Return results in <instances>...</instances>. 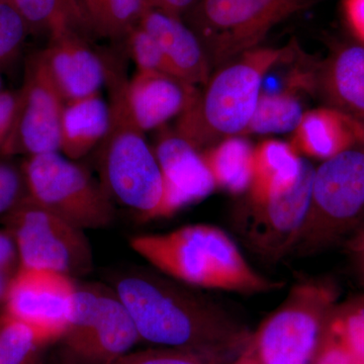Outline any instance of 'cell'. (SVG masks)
I'll return each mask as SVG.
<instances>
[{
  "label": "cell",
  "mask_w": 364,
  "mask_h": 364,
  "mask_svg": "<svg viewBox=\"0 0 364 364\" xmlns=\"http://www.w3.org/2000/svg\"><path fill=\"white\" fill-rule=\"evenodd\" d=\"M112 289L133 318L141 342L178 348L245 347L252 332L198 289L155 269L117 275Z\"/></svg>",
  "instance_id": "cell-1"
},
{
  "label": "cell",
  "mask_w": 364,
  "mask_h": 364,
  "mask_svg": "<svg viewBox=\"0 0 364 364\" xmlns=\"http://www.w3.org/2000/svg\"><path fill=\"white\" fill-rule=\"evenodd\" d=\"M129 244L153 269L195 289L254 296L284 286L256 270L230 234L214 225L136 235Z\"/></svg>",
  "instance_id": "cell-2"
},
{
  "label": "cell",
  "mask_w": 364,
  "mask_h": 364,
  "mask_svg": "<svg viewBox=\"0 0 364 364\" xmlns=\"http://www.w3.org/2000/svg\"><path fill=\"white\" fill-rule=\"evenodd\" d=\"M105 67L111 102L109 129L98 145V181L112 202L134 210L140 219H161V169L127 105L124 85L128 79L119 67L107 62Z\"/></svg>",
  "instance_id": "cell-3"
},
{
  "label": "cell",
  "mask_w": 364,
  "mask_h": 364,
  "mask_svg": "<svg viewBox=\"0 0 364 364\" xmlns=\"http://www.w3.org/2000/svg\"><path fill=\"white\" fill-rule=\"evenodd\" d=\"M293 54L291 48H255L219 67L177 119L176 133L200 152L243 135L268 71Z\"/></svg>",
  "instance_id": "cell-4"
},
{
  "label": "cell",
  "mask_w": 364,
  "mask_h": 364,
  "mask_svg": "<svg viewBox=\"0 0 364 364\" xmlns=\"http://www.w3.org/2000/svg\"><path fill=\"white\" fill-rule=\"evenodd\" d=\"M339 299L330 277L299 280L252 332L246 349L259 364H313Z\"/></svg>",
  "instance_id": "cell-5"
},
{
  "label": "cell",
  "mask_w": 364,
  "mask_h": 364,
  "mask_svg": "<svg viewBox=\"0 0 364 364\" xmlns=\"http://www.w3.org/2000/svg\"><path fill=\"white\" fill-rule=\"evenodd\" d=\"M364 227V148L344 151L315 168L312 195L296 257L346 243Z\"/></svg>",
  "instance_id": "cell-6"
},
{
  "label": "cell",
  "mask_w": 364,
  "mask_h": 364,
  "mask_svg": "<svg viewBox=\"0 0 364 364\" xmlns=\"http://www.w3.org/2000/svg\"><path fill=\"white\" fill-rule=\"evenodd\" d=\"M322 0H200L188 14L210 63L255 49L275 26Z\"/></svg>",
  "instance_id": "cell-7"
},
{
  "label": "cell",
  "mask_w": 364,
  "mask_h": 364,
  "mask_svg": "<svg viewBox=\"0 0 364 364\" xmlns=\"http://www.w3.org/2000/svg\"><path fill=\"white\" fill-rule=\"evenodd\" d=\"M26 198L85 231L109 227L114 202L100 181L60 152L26 156L20 165Z\"/></svg>",
  "instance_id": "cell-8"
},
{
  "label": "cell",
  "mask_w": 364,
  "mask_h": 364,
  "mask_svg": "<svg viewBox=\"0 0 364 364\" xmlns=\"http://www.w3.org/2000/svg\"><path fill=\"white\" fill-rule=\"evenodd\" d=\"M16 241L21 268L53 270L76 277L93 268L86 231L28 198L0 220Z\"/></svg>",
  "instance_id": "cell-9"
},
{
  "label": "cell",
  "mask_w": 364,
  "mask_h": 364,
  "mask_svg": "<svg viewBox=\"0 0 364 364\" xmlns=\"http://www.w3.org/2000/svg\"><path fill=\"white\" fill-rule=\"evenodd\" d=\"M314 173L315 167L305 160L293 188L264 200L247 198L235 210V235L260 260L277 263L293 256L310 205Z\"/></svg>",
  "instance_id": "cell-10"
},
{
  "label": "cell",
  "mask_w": 364,
  "mask_h": 364,
  "mask_svg": "<svg viewBox=\"0 0 364 364\" xmlns=\"http://www.w3.org/2000/svg\"><path fill=\"white\" fill-rule=\"evenodd\" d=\"M64 102L45 66L40 52L26 60L25 78L11 133L0 156L60 152Z\"/></svg>",
  "instance_id": "cell-11"
},
{
  "label": "cell",
  "mask_w": 364,
  "mask_h": 364,
  "mask_svg": "<svg viewBox=\"0 0 364 364\" xmlns=\"http://www.w3.org/2000/svg\"><path fill=\"white\" fill-rule=\"evenodd\" d=\"M77 287L65 273L21 267L0 312L32 328L48 344L56 343L70 323Z\"/></svg>",
  "instance_id": "cell-12"
},
{
  "label": "cell",
  "mask_w": 364,
  "mask_h": 364,
  "mask_svg": "<svg viewBox=\"0 0 364 364\" xmlns=\"http://www.w3.org/2000/svg\"><path fill=\"white\" fill-rule=\"evenodd\" d=\"M161 169V219L202 202L217 189L203 153L176 132H164L153 147Z\"/></svg>",
  "instance_id": "cell-13"
},
{
  "label": "cell",
  "mask_w": 364,
  "mask_h": 364,
  "mask_svg": "<svg viewBox=\"0 0 364 364\" xmlns=\"http://www.w3.org/2000/svg\"><path fill=\"white\" fill-rule=\"evenodd\" d=\"M40 54L65 102L100 92L105 85V62L78 31L66 28L50 35L49 44Z\"/></svg>",
  "instance_id": "cell-14"
},
{
  "label": "cell",
  "mask_w": 364,
  "mask_h": 364,
  "mask_svg": "<svg viewBox=\"0 0 364 364\" xmlns=\"http://www.w3.org/2000/svg\"><path fill=\"white\" fill-rule=\"evenodd\" d=\"M139 342L133 318L112 287H107L97 312L63 358L66 364H111Z\"/></svg>",
  "instance_id": "cell-15"
},
{
  "label": "cell",
  "mask_w": 364,
  "mask_h": 364,
  "mask_svg": "<svg viewBox=\"0 0 364 364\" xmlns=\"http://www.w3.org/2000/svg\"><path fill=\"white\" fill-rule=\"evenodd\" d=\"M196 86L156 72L136 71L124 85L134 121L146 133L179 117L198 95Z\"/></svg>",
  "instance_id": "cell-16"
},
{
  "label": "cell",
  "mask_w": 364,
  "mask_h": 364,
  "mask_svg": "<svg viewBox=\"0 0 364 364\" xmlns=\"http://www.w3.org/2000/svg\"><path fill=\"white\" fill-rule=\"evenodd\" d=\"M139 26L156 41L179 79L193 86L207 85L210 60L198 36L181 18L149 7Z\"/></svg>",
  "instance_id": "cell-17"
},
{
  "label": "cell",
  "mask_w": 364,
  "mask_h": 364,
  "mask_svg": "<svg viewBox=\"0 0 364 364\" xmlns=\"http://www.w3.org/2000/svg\"><path fill=\"white\" fill-rule=\"evenodd\" d=\"M293 146L299 154L331 159L358 146L355 121L332 107L306 112L294 130Z\"/></svg>",
  "instance_id": "cell-18"
},
{
  "label": "cell",
  "mask_w": 364,
  "mask_h": 364,
  "mask_svg": "<svg viewBox=\"0 0 364 364\" xmlns=\"http://www.w3.org/2000/svg\"><path fill=\"white\" fill-rule=\"evenodd\" d=\"M317 82L332 107L364 117V45L339 48L321 69Z\"/></svg>",
  "instance_id": "cell-19"
},
{
  "label": "cell",
  "mask_w": 364,
  "mask_h": 364,
  "mask_svg": "<svg viewBox=\"0 0 364 364\" xmlns=\"http://www.w3.org/2000/svg\"><path fill=\"white\" fill-rule=\"evenodd\" d=\"M109 124V107L100 92L65 102L60 153L77 161L98 147Z\"/></svg>",
  "instance_id": "cell-20"
},
{
  "label": "cell",
  "mask_w": 364,
  "mask_h": 364,
  "mask_svg": "<svg viewBox=\"0 0 364 364\" xmlns=\"http://www.w3.org/2000/svg\"><path fill=\"white\" fill-rule=\"evenodd\" d=\"M305 159L293 144L265 140L254 150L253 177L247 198L264 200L293 188L301 176Z\"/></svg>",
  "instance_id": "cell-21"
},
{
  "label": "cell",
  "mask_w": 364,
  "mask_h": 364,
  "mask_svg": "<svg viewBox=\"0 0 364 364\" xmlns=\"http://www.w3.org/2000/svg\"><path fill=\"white\" fill-rule=\"evenodd\" d=\"M254 150L247 139L237 136L203 151L215 188L234 196L247 193L252 182Z\"/></svg>",
  "instance_id": "cell-22"
},
{
  "label": "cell",
  "mask_w": 364,
  "mask_h": 364,
  "mask_svg": "<svg viewBox=\"0 0 364 364\" xmlns=\"http://www.w3.org/2000/svg\"><path fill=\"white\" fill-rule=\"evenodd\" d=\"M81 23L95 35L124 40L149 9L148 0H77Z\"/></svg>",
  "instance_id": "cell-23"
},
{
  "label": "cell",
  "mask_w": 364,
  "mask_h": 364,
  "mask_svg": "<svg viewBox=\"0 0 364 364\" xmlns=\"http://www.w3.org/2000/svg\"><path fill=\"white\" fill-rule=\"evenodd\" d=\"M246 347L178 348L153 346L128 352L111 364H233Z\"/></svg>",
  "instance_id": "cell-24"
},
{
  "label": "cell",
  "mask_w": 364,
  "mask_h": 364,
  "mask_svg": "<svg viewBox=\"0 0 364 364\" xmlns=\"http://www.w3.org/2000/svg\"><path fill=\"white\" fill-rule=\"evenodd\" d=\"M303 116L301 102L291 92L261 93L242 136L294 132Z\"/></svg>",
  "instance_id": "cell-25"
},
{
  "label": "cell",
  "mask_w": 364,
  "mask_h": 364,
  "mask_svg": "<svg viewBox=\"0 0 364 364\" xmlns=\"http://www.w3.org/2000/svg\"><path fill=\"white\" fill-rule=\"evenodd\" d=\"M30 30H45L50 35L66 28H83L77 0H11Z\"/></svg>",
  "instance_id": "cell-26"
},
{
  "label": "cell",
  "mask_w": 364,
  "mask_h": 364,
  "mask_svg": "<svg viewBox=\"0 0 364 364\" xmlns=\"http://www.w3.org/2000/svg\"><path fill=\"white\" fill-rule=\"evenodd\" d=\"M48 346L32 328L0 312V364H45Z\"/></svg>",
  "instance_id": "cell-27"
},
{
  "label": "cell",
  "mask_w": 364,
  "mask_h": 364,
  "mask_svg": "<svg viewBox=\"0 0 364 364\" xmlns=\"http://www.w3.org/2000/svg\"><path fill=\"white\" fill-rule=\"evenodd\" d=\"M327 330L364 363V294L339 301L328 321Z\"/></svg>",
  "instance_id": "cell-28"
},
{
  "label": "cell",
  "mask_w": 364,
  "mask_h": 364,
  "mask_svg": "<svg viewBox=\"0 0 364 364\" xmlns=\"http://www.w3.org/2000/svg\"><path fill=\"white\" fill-rule=\"evenodd\" d=\"M124 40L136 70L156 72L179 79L156 41L139 23L132 28Z\"/></svg>",
  "instance_id": "cell-29"
},
{
  "label": "cell",
  "mask_w": 364,
  "mask_h": 364,
  "mask_svg": "<svg viewBox=\"0 0 364 364\" xmlns=\"http://www.w3.org/2000/svg\"><path fill=\"white\" fill-rule=\"evenodd\" d=\"M28 23L11 2H0V69L18 58L26 36Z\"/></svg>",
  "instance_id": "cell-30"
},
{
  "label": "cell",
  "mask_w": 364,
  "mask_h": 364,
  "mask_svg": "<svg viewBox=\"0 0 364 364\" xmlns=\"http://www.w3.org/2000/svg\"><path fill=\"white\" fill-rule=\"evenodd\" d=\"M26 186L21 166L0 156V220L26 198Z\"/></svg>",
  "instance_id": "cell-31"
},
{
  "label": "cell",
  "mask_w": 364,
  "mask_h": 364,
  "mask_svg": "<svg viewBox=\"0 0 364 364\" xmlns=\"http://www.w3.org/2000/svg\"><path fill=\"white\" fill-rule=\"evenodd\" d=\"M21 268L20 256L14 236L6 227L0 229V309L9 287Z\"/></svg>",
  "instance_id": "cell-32"
},
{
  "label": "cell",
  "mask_w": 364,
  "mask_h": 364,
  "mask_svg": "<svg viewBox=\"0 0 364 364\" xmlns=\"http://www.w3.org/2000/svg\"><path fill=\"white\" fill-rule=\"evenodd\" d=\"M313 364H364L354 358L326 328Z\"/></svg>",
  "instance_id": "cell-33"
},
{
  "label": "cell",
  "mask_w": 364,
  "mask_h": 364,
  "mask_svg": "<svg viewBox=\"0 0 364 364\" xmlns=\"http://www.w3.org/2000/svg\"><path fill=\"white\" fill-rule=\"evenodd\" d=\"M18 102V90L0 92V150L13 128Z\"/></svg>",
  "instance_id": "cell-34"
},
{
  "label": "cell",
  "mask_w": 364,
  "mask_h": 364,
  "mask_svg": "<svg viewBox=\"0 0 364 364\" xmlns=\"http://www.w3.org/2000/svg\"><path fill=\"white\" fill-rule=\"evenodd\" d=\"M343 11L352 33L364 45V0H343Z\"/></svg>",
  "instance_id": "cell-35"
},
{
  "label": "cell",
  "mask_w": 364,
  "mask_h": 364,
  "mask_svg": "<svg viewBox=\"0 0 364 364\" xmlns=\"http://www.w3.org/2000/svg\"><path fill=\"white\" fill-rule=\"evenodd\" d=\"M200 0H148L150 7L162 13L181 18L198 4Z\"/></svg>",
  "instance_id": "cell-36"
},
{
  "label": "cell",
  "mask_w": 364,
  "mask_h": 364,
  "mask_svg": "<svg viewBox=\"0 0 364 364\" xmlns=\"http://www.w3.org/2000/svg\"><path fill=\"white\" fill-rule=\"evenodd\" d=\"M358 279L364 286V227L345 243Z\"/></svg>",
  "instance_id": "cell-37"
},
{
  "label": "cell",
  "mask_w": 364,
  "mask_h": 364,
  "mask_svg": "<svg viewBox=\"0 0 364 364\" xmlns=\"http://www.w3.org/2000/svg\"><path fill=\"white\" fill-rule=\"evenodd\" d=\"M352 117V116H351ZM355 121L358 131V146L364 148V117H352Z\"/></svg>",
  "instance_id": "cell-38"
},
{
  "label": "cell",
  "mask_w": 364,
  "mask_h": 364,
  "mask_svg": "<svg viewBox=\"0 0 364 364\" xmlns=\"http://www.w3.org/2000/svg\"><path fill=\"white\" fill-rule=\"evenodd\" d=\"M241 356L242 359H243L244 364H259L257 363V361L255 360V359L252 358V355H251V354L249 353L247 349H245V350H244Z\"/></svg>",
  "instance_id": "cell-39"
},
{
  "label": "cell",
  "mask_w": 364,
  "mask_h": 364,
  "mask_svg": "<svg viewBox=\"0 0 364 364\" xmlns=\"http://www.w3.org/2000/svg\"><path fill=\"white\" fill-rule=\"evenodd\" d=\"M239 358H240V356H239ZM233 364H243V363H242L241 358H238V359H237L236 361H235V363Z\"/></svg>",
  "instance_id": "cell-40"
},
{
  "label": "cell",
  "mask_w": 364,
  "mask_h": 364,
  "mask_svg": "<svg viewBox=\"0 0 364 364\" xmlns=\"http://www.w3.org/2000/svg\"><path fill=\"white\" fill-rule=\"evenodd\" d=\"M2 90H2V78L1 75H0V92H1Z\"/></svg>",
  "instance_id": "cell-41"
},
{
  "label": "cell",
  "mask_w": 364,
  "mask_h": 364,
  "mask_svg": "<svg viewBox=\"0 0 364 364\" xmlns=\"http://www.w3.org/2000/svg\"><path fill=\"white\" fill-rule=\"evenodd\" d=\"M0 2H11V0H0Z\"/></svg>",
  "instance_id": "cell-42"
}]
</instances>
